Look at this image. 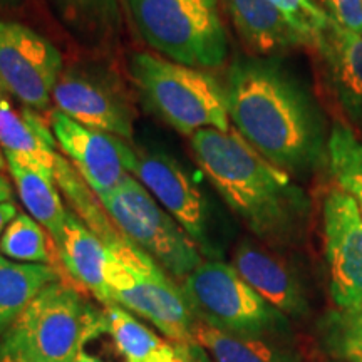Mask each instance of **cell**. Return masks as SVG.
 <instances>
[{"label": "cell", "instance_id": "6da1fadb", "mask_svg": "<svg viewBox=\"0 0 362 362\" xmlns=\"http://www.w3.org/2000/svg\"><path fill=\"white\" fill-rule=\"evenodd\" d=\"M223 88L230 123L267 161L296 176L329 165V136L320 107L277 61L237 57Z\"/></svg>", "mask_w": 362, "mask_h": 362}, {"label": "cell", "instance_id": "7a4b0ae2", "mask_svg": "<svg viewBox=\"0 0 362 362\" xmlns=\"http://www.w3.org/2000/svg\"><path fill=\"white\" fill-rule=\"evenodd\" d=\"M194 160L214 188L267 247L296 245L304 237L310 202L304 189L235 129L189 136Z\"/></svg>", "mask_w": 362, "mask_h": 362}, {"label": "cell", "instance_id": "3957f363", "mask_svg": "<svg viewBox=\"0 0 362 362\" xmlns=\"http://www.w3.org/2000/svg\"><path fill=\"white\" fill-rule=\"evenodd\" d=\"M98 314L78 285L56 280L0 337V352L42 362H76L93 336Z\"/></svg>", "mask_w": 362, "mask_h": 362}, {"label": "cell", "instance_id": "277c9868", "mask_svg": "<svg viewBox=\"0 0 362 362\" xmlns=\"http://www.w3.org/2000/svg\"><path fill=\"white\" fill-rule=\"evenodd\" d=\"M106 247V282L112 304L148 320L166 341L194 342L193 327L197 319L181 285L124 235Z\"/></svg>", "mask_w": 362, "mask_h": 362}, {"label": "cell", "instance_id": "5b68a950", "mask_svg": "<svg viewBox=\"0 0 362 362\" xmlns=\"http://www.w3.org/2000/svg\"><path fill=\"white\" fill-rule=\"evenodd\" d=\"M129 66L144 101L178 133L230 131L225 88L214 76L148 52L134 54Z\"/></svg>", "mask_w": 362, "mask_h": 362}, {"label": "cell", "instance_id": "8992f818", "mask_svg": "<svg viewBox=\"0 0 362 362\" xmlns=\"http://www.w3.org/2000/svg\"><path fill=\"white\" fill-rule=\"evenodd\" d=\"M136 29L166 59L197 69L225 62L228 37L218 0H128Z\"/></svg>", "mask_w": 362, "mask_h": 362}, {"label": "cell", "instance_id": "52a82bcc", "mask_svg": "<svg viewBox=\"0 0 362 362\" xmlns=\"http://www.w3.org/2000/svg\"><path fill=\"white\" fill-rule=\"evenodd\" d=\"M180 285L200 322L233 336L291 339V319L253 291L230 264L205 260Z\"/></svg>", "mask_w": 362, "mask_h": 362}, {"label": "cell", "instance_id": "ba28073f", "mask_svg": "<svg viewBox=\"0 0 362 362\" xmlns=\"http://www.w3.org/2000/svg\"><path fill=\"white\" fill-rule=\"evenodd\" d=\"M99 200L116 228L176 282H183L206 260L183 226L133 175Z\"/></svg>", "mask_w": 362, "mask_h": 362}, {"label": "cell", "instance_id": "9c48e42d", "mask_svg": "<svg viewBox=\"0 0 362 362\" xmlns=\"http://www.w3.org/2000/svg\"><path fill=\"white\" fill-rule=\"evenodd\" d=\"M64 71L59 49L19 22L0 19V86L21 106L45 111Z\"/></svg>", "mask_w": 362, "mask_h": 362}, {"label": "cell", "instance_id": "30bf717a", "mask_svg": "<svg viewBox=\"0 0 362 362\" xmlns=\"http://www.w3.org/2000/svg\"><path fill=\"white\" fill-rule=\"evenodd\" d=\"M133 176L183 226L206 260H218L206 197L173 156L161 151L138 153Z\"/></svg>", "mask_w": 362, "mask_h": 362}, {"label": "cell", "instance_id": "8fae6325", "mask_svg": "<svg viewBox=\"0 0 362 362\" xmlns=\"http://www.w3.org/2000/svg\"><path fill=\"white\" fill-rule=\"evenodd\" d=\"M49 124L59 149L98 198L134 175L138 151L126 139L76 123L59 110L51 111Z\"/></svg>", "mask_w": 362, "mask_h": 362}, {"label": "cell", "instance_id": "7c38bea8", "mask_svg": "<svg viewBox=\"0 0 362 362\" xmlns=\"http://www.w3.org/2000/svg\"><path fill=\"white\" fill-rule=\"evenodd\" d=\"M322 225L330 296L342 310L362 307V214L341 187L325 194Z\"/></svg>", "mask_w": 362, "mask_h": 362}, {"label": "cell", "instance_id": "4fadbf2b", "mask_svg": "<svg viewBox=\"0 0 362 362\" xmlns=\"http://www.w3.org/2000/svg\"><path fill=\"white\" fill-rule=\"evenodd\" d=\"M56 110L76 123L131 141L134 136L133 107L106 76L83 69L62 71L52 93Z\"/></svg>", "mask_w": 362, "mask_h": 362}, {"label": "cell", "instance_id": "5bb4252c", "mask_svg": "<svg viewBox=\"0 0 362 362\" xmlns=\"http://www.w3.org/2000/svg\"><path fill=\"white\" fill-rule=\"evenodd\" d=\"M232 267L240 277L288 319L309 314V298L293 267L267 245L242 240L235 247Z\"/></svg>", "mask_w": 362, "mask_h": 362}, {"label": "cell", "instance_id": "9a60e30c", "mask_svg": "<svg viewBox=\"0 0 362 362\" xmlns=\"http://www.w3.org/2000/svg\"><path fill=\"white\" fill-rule=\"evenodd\" d=\"M334 98L351 126L362 129V37L334 21L314 44Z\"/></svg>", "mask_w": 362, "mask_h": 362}, {"label": "cell", "instance_id": "2e32d148", "mask_svg": "<svg viewBox=\"0 0 362 362\" xmlns=\"http://www.w3.org/2000/svg\"><path fill=\"white\" fill-rule=\"evenodd\" d=\"M57 248L67 279L83 292H89L101 305L112 304L106 282L107 247L72 210L67 211Z\"/></svg>", "mask_w": 362, "mask_h": 362}, {"label": "cell", "instance_id": "e0dca14e", "mask_svg": "<svg viewBox=\"0 0 362 362\" xmlns=\"http://www.w3.org/2000/svg\"><path fill=\"white\" fill-rule=\"evenodd\" d=\"M0 148L6 158L54 173L61 153L51 124L37 111L16 110L8 99L0 104Z\"/></svg>", "mask_w": 362, "mask_h": 362}, {"label": "cell", "instance_id": "ac0fdd59", "mask_svg": "<svg viewBox=\"0 0 362 362\" xmlns=\"http://www.w3.org/2000/svg\"><path fill=\"white\" fill-rule=\"evenodd\" d=\"M223 4L238 35L259 57L305 45L272 0H223Z\"/></svg>", "mask_w": 362, "mask_h": 362}, {"label": "cell", "instance_id": "d6986e66", "mask_svg": "<svg viewBox=\"0 0 362 362\" xmlns=\"http://www.w3.org/2000/svg\"><path fill=\"white\" fill-rule=\"evenodd\" d=\"M193 341L211 362H300L291 339L233 336L200 320L194 322Z\"/></svg>", "mask_w": 362, "mask_h": 362}, {"label": "cell", "instance_id": "ffe728a7", "mask_svg": "<svg viewBox=\"0 0 362 362\" xmlns=\"http://www.w3.org/2000/svg\"><path fill=\"white\" fill-rule=\"evenodd\" d=\"M6 160L7 170L27 214L47 230L57 245L69 210L62 205L56 176L13 158H6Z\"/></svg>", "mask_w": 362, "mask_h": 362}, {"label": "cell", "instance_id": "44dd1931", "mask_svg": "<svg viewBox=\"0 0 362 362\" xmlns=\"http://www.w3.org/2000/svg\"><path fill=\"white\" fill-rule=\"evenodd\" d=\"M61 279L67 280L49 265L21 264L0 255V337L44 287Z\"/></svg>", "mask_w": 362, "mask_h": 362}, {"label": "cell", "instance_id": "7402d4cb", "mask_svg": "<svg viewBox=\"0 0 362 362\" xmlns=\"http://www.w3.org/2000/svg\"><path fill=\"white\" fill-rule=\"evenodd\" d=\"M98 336L110 339L124 362H144L166 341L134 314L117 304L101 305L90 339Z\"/></svg>", "mask_w": 362, "mask_h": 362}, {"label": "cell", "instance_id": "603a6c76", "mask_svg": "<svg viewBox=\"0 0 362 362\" xmlns=\"http://www.w3.org/2000/svg\"><path fill=\"white\" fill-rule=\"evenodd\" d=\"M0 255L21 264L49 265L66 275L56 242L29 214L19 211L4 230L0 238Z\"/></svg>", "mask_w": 362, "mask_h": 362}, {"label": "cell", "instance_id": "cb8c5ba5", "mask_svg": "<svg viewBox=\"0 0 362 362\" xmlns=\"http://www.w3.org/2000/svg\"><path fill=\"white\" fill-rule=\"evenodd\" d=\"M59 19L86 37L103 39L121 29L119 0H45Z\"/></svg>", "mask_w": 362, "mask_h": 362}, {"label": "cell", "instance_id": "d4e9b609", "mask_svg": "<svg viewBox=\"0 0 362 362\" xmlns=\"http://www.w3.org/2000/svg\"><path fill=\"white\" fill-rule=\"evenodd\" d=\"M329 168L337 187L354 198L362 214V143L349 126L336 123L329 134Z\"/></svg>", "mask_w": 362, "mask_h": 362}, {"label": "cell", "instance_id": "484cf974", "mask_svg": "<svg viewBox=\"0 0 362 362\" xmlns=\"http://www.w3.org/2000/svg\"><path fill=\"white\" fill-rule=\"evenodd\" d=\"M322 349L341 362H362V307L334 310L319 327Z\"/></svg>", "mask_w": 362, "mask_h": 362}, {"label": "cell", "instance_id": "4316f807", "mask_svg": "<svg viewBox=\"0 0 362 362\" xmlns=\"http://www.w3.org/2000/svg\"><path fill=\"white\" fill-rule=\"evenodd\" d=\"M275 7L284 13L293 29L300 34L307 47H314L320 35L330 24L329 13L317 7L312 0H272Z\"/></svg>", "mask_w": 362, "mask_h": 362}, {"label": "cell", "instance_id": "83f0119b", "mask_svg": "<svg viewBox=\"0 0 362 362\" xmlns=\"http://www.w3.org/2000/svg\"><path fill=\"white\" fill-rule=\"evenodd\" d=\"M324 11L336 24L362 37V0H322Z\"/></svg>", "mask_w": 362, "mask_h": 362}, {"label": "cell", "instance_id": "f1b7e54d", "mask_svg": "<svg viewBox=\"0 0 362 362\" xmlns=\"http://www.w3.org/2000/svg\"><path fill=\"white\" fill-rule=\"evenodd\" d=\"M19 210H17L16 202H4L0 203V238H2L4 230L7 228V225L16 218Z\"/></svg>", "mask_w": 362, "mask_h": 362}, {"label": "cell", "instance_id": "f546056e", "mask_svg": "<svg viewBox=\"0 0 362 362\" xmlns=\"http://www.w3.org/2000/svg\"><path fill=\"white\" fill-rule=\"evenodd\" d=\"M13 202V188L6 175L0 171V203Z\"/></svg>", "mask_w": 362, "mask_h": 362}, {"label": "cell", "instance_id": "4dcf8cb0", "mask_svg": "<svg viewBox=\"0 0 362 362\" xmlns=\"http://www.w3.org/2000/svg\"><path fill=\"white\" fill-rule=\"evenodd\" d=\"M0 362H42V361H34V359H27V357H22V356L0 352Z\"/></svg>", "mask_w": 362, "mask_h": 362}, {"label": "cell", "instance_id": "1f68e13d", "mask_svg": "<svg viewBox=\"0 0 362 362\" xmlns=\"http://www.w3.org/2000/svg\"><path fill=\"white\" fill-rule=\"evenodd\" d=\"M76 362H107V361L99 359V357L93 356V354H90V352L83 349V351L79 352V356H78V359H76Z\"/></svg>", "mask_w": 362, "mask_h": 362}, {"label": "cell", "instance_id": "d6a6232c", "mask_svg": "<svg viewBox=\"0 0 362 362\" xmlns=\"http://www.w3.org/2000/svg\"><path fill=\"white\" fill-rule=\"evenodd\" d=\"M193 362H211V361H210V356H208L205 352V349H203L202 346H198L197 352H194Z\"/></svg>", "mask_w": 362, "mask_h": 362}, {"label": "cell", "instance_id": "836d02e7", "mask_svg": "<svg viewBox=\"0 0 362 362\" xmlns=\"http://www.w3.org/2000/svg\"><path fill=\"white\" fill-rule=\"evenodd\" d=\"M24 0H0V6L4 7H19Z\"/></svg>", "mask_w": 362, "mask_h": 362}, {"label": "cell", "instance_id": "e575fe53", "mask_svg": "<svg viewBox=\"0 0 362 362\" xmlns=\"http://www.w3.org/2000/svg\"><path fill=\"white\" fill-rule=\"evenodd\" d=\"M6 168H7V160H6V156H4V153L0 151V171L6 170Z\"/></svg>", "mask_w": 362, "mask_h": 362}, {"label": "cell", "instance_id": "d590c367", "mask_svg": "<svg viewBox=\"0 0 362 362\" xmlns=\"http://www.w3.org/2000/svg\"><path fill=\"white\" fill-rule=\"evenodd\" d=\"M4 99H7V94H6V90L2 89V86H0V104H2Z\"/></svg>", "mask_w": 362, "mask_h": 362}]
</instances>
